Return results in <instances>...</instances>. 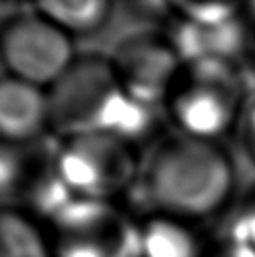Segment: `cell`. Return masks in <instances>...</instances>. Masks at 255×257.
<instances>
[{"label":"cell","instance_id":"1","mask_svg":"<svg viewBox=\"0 0 255 257\" xmlns=\"http://www.w3.org/2000/svg\"><path fill=\"white\" fill-rule=\"evenodd\" d=\"M234 182V164L220 143L184 134L163 139L145 173L154 212L191 223L221 212L233 197Z\"/></svg>","mask_w":255,"mask_h":257},{"label":"cell","instance_id":"2","mask_svg":"<svg viewBox=\"0 0 255 257\" xmlns=\"http://www.w3.org/2000/svg\"><path fill=\"white\" fill-rule=\"evenodd\" d=\"M165 105L178 134L216 143L246 113L234 64L184 66Z\"/></svg>","mask_w":255,"mask_h":257},{"label":"cell","instance_id":"3","mask_svg":"<svg viewBox=\"0 0 255 257\" xmlns=\"http://www.w3.org/2000/svg\"><path fill=\"white\" fill-rule=\"evenodd\" d=\"M58 179L71 199L109 201L126 192L137 177L134 145L105 132L62 139L55 150Z\"/></svg>","mask_w":255,"mask_h":257},{"label":"cell","instance_id":"4","mask_svg":"<svg viewBox=\"0 0 255 257\" xmlns=\"http://www.w3.org/2000/svg\"><path fill=\"white\" fill-rule=\"evenodd\" d=\"M53 257H141V223L116 203L70 199L49 218Z\"/></svg>","mask_w":255,"mask_h":257},{"label":"cell","instance_id":"5","mask_svg":"<svg viewBox=\"0 0 255 257\" xmlns=\"http://www.w3.org/2000/svg\"><path fill=\"white\" fill-rule=\"evenodd\" d=\"M122 86L111 58L77 57L55 85L47 88L51 130L62 139L101 132Z\"/></svg>","mask_w":255,"mask_h":257},{"label":"cell","instance_id":"6","mask_svg":"<svg viewBox=\"0 0 255 257\" xmlns=\"http://www.w3.org/2000/svg\"><path fill=\"white\" fill-rule=\"evenodd\" d=\"M71 36L40 12H23L0 32V60L10 75L49 88L75 60Z\"/></svg>","mask_w":255,"mask_h":257},{"label":"cell","instance_id":"7","mask_svg":"<svg viewBox=\"0 0 255 257\" xmlns=\"http://www.w3.org/2000/svg\"><path fill=\"white\" fill-rule=\"evenodd\" d=\"M111 62L122 90L152 107L167 103L184 70L171 36L158 32L128 36Z\"/></svg>","mask_w":255,"mask_h":257},{"label":"cell","instance_id":"8","mask_svg":"<svg viewBox=\"0 0 255 257\" xmlns=\"http://www.w3.org/2000/svg\"><path fill=\"white\" fill-rule=\"evenodd\" d=\"M47 128V90L14 75L0 77V143L34 145Z\"/></svg>","mask_w":255,"mask_h":257},{"label":"cell","instance_id":"9","mask_svg":"<svg viewBox=\"0 0 255 257\" xmlns=\"http://www.w3.org/2000/svg\"><path fill=\"white\" fill-rule=\"evenodd\" d=\"M244 15L220 23H190L178 19L171 36L184 66L234 64L246 45Z\"/></svg>","mask_w":255,"mask_h":257},{"label":"cell","instance_id":"10","mask_svg":"<svg viewBox=\"0 0 255 257\" xmlns=\"http://www.w3.org/2000/svg\"><path fill=\"white\" fill-rule=\"evenodd\" d=\"M191 221L154 214L141 223V257H205Z\"/></svg>","mask_w":255,"mask_h":257},{"label":"cell","instance_id":"11","mask_svg":"<svg viewBox=\"0 0 255 257\" xmlns=\"http://www.w3.org/2000/svg\"><path fill=\"white\" fill-rule=\"evenodd\" d=\"M0 257H53L47 233L29 212L0 207Z\"/></svg>","mask_w":255,"mask_h":257},{"label":"cell","instance_id":"12","mask_svg":"<svg viewBox=\"0 0 255 257\" xmlns=\"http://www.w3.org/2000/svg\"><path fill=\"white\" fill-rule=\"evenodd\" d=\"M113 4L107 0H77V2H40L34 10L55 23L68 36L94 34L107 23Z\"/></svg>","mask_w":255,"mask_h":257},{"label":"cell","instance_id":"13","mask_svg":"<svg viewBox=\"0 0 255 257\" xmlns=\"http://www.w3.org/2000/svg\"><path fill=\"white\" fill-rule=\"evenodd\" d=\"M225 225L223 238L255 251V188L231 212Z\"/></svg>","mask_w":255,"mask_h":257},{"label":"cell","instance_id":"14","mask_svg":"<svg viewBox=\"0 0 255 257\" xmlns=\"http://www.w3.org/2000/svg\"><path fill=\"white\" fill-rule=\"evenodd\" d=\"M205 257H255V251L242 246V244L231 242L227 238H221L220 242L206 250Z\"/></svg>","mask_w":255,"mask_h":257},{"label":"cell","instance_id":"15","mask_svg":"<svg viewBox=\"0 0 255 257\" xmlns=\"http://www.w3.org/2000/svg\"><path fill=\"white\" fill-rule=\"evenodd\" d=\"M242 134H244L246 150L255 164V101L246 109V113L242 116Z\"/></svg>","mask_w":255,"mask_h":257},{"label":"cell","instance_id":"16","mask_svg":"<svg viewBox=\"0 0 255 257\" xmlns=\"http://www.w3.org/2000/svg\"><path fill=\"white\" fill-rule=\"evenodd\" d=\"M21 4H12V2H0V23L8 25L10 21H14L15 17H19L23 14Z\"/></svg>","mask_w":255,"mask_h":257},{"label":"cell","instance_id":"17","mask_svg":"<svg viewBox=\"0 0 255 257\" xmlns=\"http://www.w3.org/2000/svg\"><path fill=\"white\" fill-rule=\"evenodd\" d=\"M251 10H253V15H251V17H253V21H255V6H251Z\"/></svg>","mask_w":255,"mask_h":257}]
</instances>
